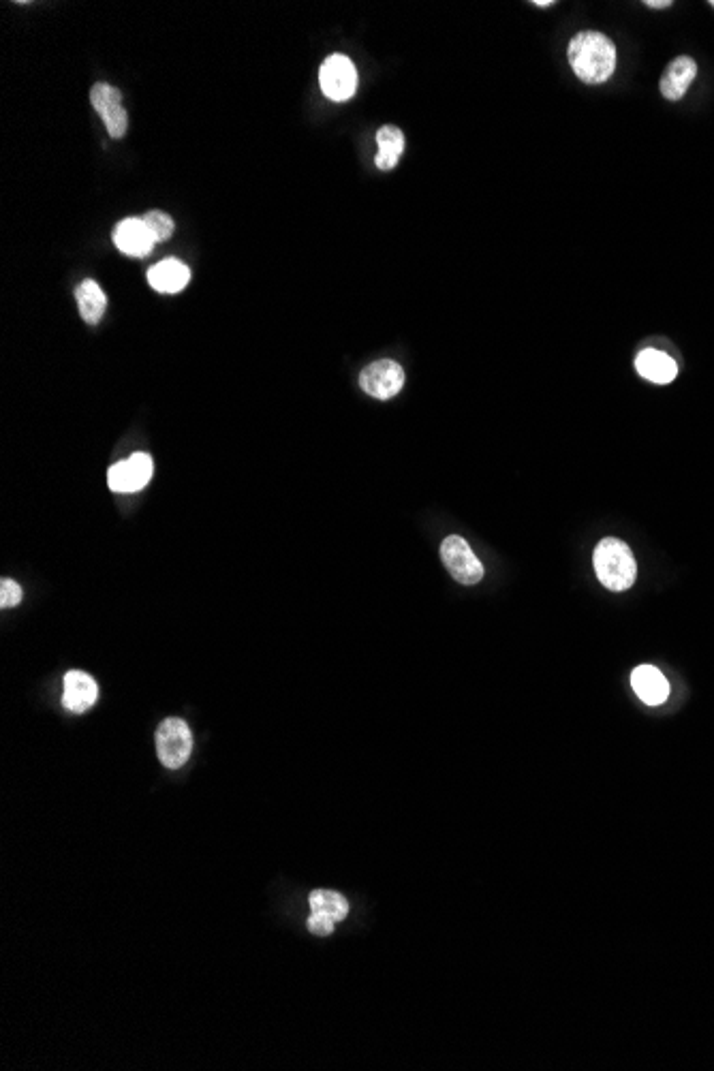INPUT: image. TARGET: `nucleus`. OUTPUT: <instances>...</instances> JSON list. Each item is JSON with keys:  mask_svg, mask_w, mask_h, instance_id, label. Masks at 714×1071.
<instances>
[{"mask_svg": "<svg viewBox=\"0 0 714 1071\" xmlns=\"http://www.w3.org/2000/svg\"><path fill=\"white\" fill-rule=\"evenodd\" d=\"M644 5L650 9H667V7H672V0H648V3Z\"/></svg>", "mask_w": 714, "mask_h": 1071, "instance_id": "412c9836", "label": "nucleus"}, {"mask_svg": "<svg viewBox=\"0 0 714 1071\" xmlns=\"http://www.w3.org/2000/svg\"><path fill=\"white\" fill-rule=\"evenodd\" d=\"M631 687L648 706H661L670 697V682L655 665H640L631 674Z\"/></svg>", "mask_w": 714, "mask_h": 1071, "instance_id": "f8f14e48", "label": "nucleus"}, {"mask_svg": "<svg viewBox=\"0 0 714 1071\" xmlns=\"http://www.w3.org/2000/svg\"><path fill=\"white\" fill-rule=\"evenodd\" d=\"M114 244L124 255L146 257L152 253L157 240H154L144 219H124L114 227Z\"/></svg>", "mask_w": 714, "mask_h": 1071, "instance_id": "9d476101", "label": "nucleus"}, {"mask_svg": "<svg viewBox=\"0 0 714 1071\" xmlns=\"http://www.w3.org/2000/svg\"><path fill=\"white\" fill-rule=\"evenodd\" d=\"M569 65L584 84L608 82L616 71V45L597 30H582L569 43Z\"/></svg>", "mask_w": 714, "mask_h": 1071, "instance_id": "f257e3e1", "label": "nucleus"}, {"mask_svg": "<svg viewBox=\"0 0 714 1071\" xmlns=\"http://www.w3.org/2000/svg\"><path fill=\"white\" fill-rule=\"evenodd\" d=\"M90 103L97 114L103 118L107 133L114 139L124 137L129 129V116L122 105V92L110 84H95L90 90Z\"/></svg>", "mask_w": 714, "mask_h": 1071, "instance_id": "0eeeda50", "label": "nucleus"}, {"mask_svg": "<svg viewBox=\"0 0 714 1071\" xmlns=\"http://www.w3.org/2000/svg\"><path fill=\"white\" fill-rule=\"evenodd\" d=\"M319 84L328 99L349 101L357 90V71L353 62L343 54L328 56L319 69Z\"/></svg>", "mask_w": 714, "mask_h": 1071, "instance_id": "39448f33", "label": "nucleus"}, {"mask_svg": "<svg viewBox=\"0 0 714 1071\" xmlns=\"http://www.w3.org/2000/svg\"><path fill=\"white\" fill-rule=\"evenodd\" d=\"M191 281V270L178 259H163L148 272V283L159 293H178Z\"/></svg>", "mask_w": 714, "mask_h": 1071, "instance_id": "4468645a", "label": "nucleus"}, {"mask_svg": "<svg viewBox=\"0 0 714 1071\" xmlns=\"http://www.w3.org/2000/svg\"><path fill=\"white\" fill-rule=\"evenodd\" d=\"M533 5L539 7V9H546V7L554 5V0H533Z\"/></svg>", "mask_w": 714, "mask_h": 1071, "instance_id": "4be33fe9", "label": "nucleus"}, {"mask_svg": "<svg viewBox=\"0 0 714 1071\" xmlns=\"http://www.w3.org/2000/svg\"><path fill=\"white\" fill-rule=\"evenodd\" d=\"M377 144H379V152L375 157V165L381 169V172H390V169L398 165L402 152H405V146H407L405 133H402L398 127H394V124H385V127L377 131Z\"/></svg>", "mask_w": 714, "mask_h": 1071, "instance_id": "2eb2a0df", "label": "nucleus"}, {"mask_svg": "<svg viewBox=\"0 0 714 1071\" xmlns=\"http://www.w3.org/2000/svg\"><path fill=\"white\" fill-rule=\"evenodd\" d=\"M695 77H697V62L691 56L674 58L663 71L661 82H659V90L663 99L680 101L687 95V90L693 84Z\"/></svg>", "mask_w": 714, "mask_h": 1071, "instance_id": "9b49d317", "label": "nucleus"}, {"mask_svg": "<svg viewBox=\"0 0 714 1071\" xmlns=\"http://www.w3.org/2000/svg\"><path fill=\"white\" fill-rule=\"evenodd\" d=\"M593 563L599 582L614 593L629 591L635 578H638V563H635L633 552L625 541L616 537H605L599 541L593 554Z\"/></svg>", "mask_w": 714, "mask_h": 1071, "instance_id": "f03ea898", "label": "nucleus"}, {"mask_svg": "<svg viewBox=\"0 0 714 1071\" xmlns=\"http://www.w3.org/2000/svg\"><path fill=\"white\" fill-rule=\"evenodd\" d=\"M710 7H714V0H712V3H710Z\"/></svg>", "mask_w": 714, "mask_h": 1071, "instance_id": "5701e85b", "label": "nucleus"}, {"mask_svg": "<svg viewBox=\"0 0 714 1071\" xmlns=\"http://www.w3.org/2000/svg\"><path fill=\"white\" fill-rule=\"evenodd\" d=\"M310 909H313L315 913H321V915H328L330 920H334L336 924L343 922L347 915H349V903L345 896H340L338 892H330V890H315L310 892Z\"/></svg>", "mask_w": 714, "mask_h": 1071, "instance_id": "f3484780", "label": "nucleus"}, {"mask_svg": "<svg viewBox=\"0 0 714 1071\" xmlns=\"http://www.w3.org/2000/svg\"><path fill=\"white\" fill-rule=\"evenodd\" d=\"M75 300H77V308H80L82 319L88 325H97L101 321V317L105 315L107 298H105L103 289L99 287V283L84 281V283L77 285Z\"/></svg>", "mask_w": 714, "mask_h": 1071, "instance_id": "dca6fc26", "label": "nucleus"}, {"mask_svg": "<svg viewBox=\"0 0 714 1071\" xmlns=\"http://www.w3.org/2000/svg\"><path fill=\"white\" fill-rule=\"evenodd\" d=\"M441 558L452 573V578L464 586H475L484 578V565H481L475 552L467 541L458 535H449L441 543Z\"/></svg>", "mask_w": 714, "mask_h": 1071, "instance_id": "20e7f679", "label": "nucleus"}, {"mask_svg": "<svg viewBox=\"0 0 714 1071\" xmlns=\"http://www.w3.org/2000/svg\"><path fill=\"white\" fill-rule=\"evenodd\" d=\"M154 464L148 454H133L129 460L116 462L107 473V484L114 492H137L152 479Z\"/></svg>", "mask_w": 714, "mask_h": 1071, "instance_id": "6e6552de", "label": "nucleus"}, {"mask_svg": "<svg viewBox=\"0 0 714 1071\" xmlns=\"http://www.w3.org/2000/svg\"><path fill=\"white\" fill-rule=\"evenodd\" d=\"M193 751V734L182 719H165L157 729V753L161 764L178 770L186 764Z\"/></svg>", "mask_w": 714, "mask_h": 1071, "instance_id": "7ed1b4c3", "label": "nucleus"}, {"mask_svg": "<svg viewBox=\"0 0 714 1071\" xmlns=\"http://www.w3.org/2000/svg\"><path fill=\"white\" fill-rule=\"evenodd\" d=\"M99 687L95 678L80 670H71L62 680V704L71 712H86L97 704Z\"/></svg>", "mask_w": 714, "mask_h": 1071, "instance_id": "1a4fd4ad", "label": "nucleus"}, {"mask_svg": "<svg viewBox=\"0 0 714 1071\" xmlns=\"http://www.w3.org/2000/svg\"><path fill=\"white\" fill-rule=\"evenodd\" d=\"M144 223L148 225V229L152 231V236L157 242H165L174 234V219L167 212L150 210L144 214Z\"/></svg>", "mask_w": 714, "mask_h": 1071, "instance_id": "a211bd4d", "label": "nucleus"}, {"mask_svg": "<svg viewBox=\"0 0 714 1071\" xmlns=\"http://www.w3.org/2000/svg\"><path fill=\"white\" fill-rule=\"evenodd\" d=\"M334 926H336V922L330 920L328 915H321V913H315V911H313V915H310V918H308V930H310V933H313V935H317V937H328V935H332V933H334Z\"/></svg>", "mask_w": 714, "mask_h": 1071, "instance_id": "aec40b11", "label": "nucleus"}, {"mask_svg": "<svg viewBox=\"0 0 714 1071\" xmlns=\"http://www.w3.org/2000/svg\"><path fill=\"white\" fill-rule=\"evenodd\" d=\"M635 370H638L640 377H644L646 381L667 385L676 379L678 364L674 357L659 349H642L638 357H635Z\"/></svg>", "mask_w": 714, "mask_h": 1071, "instance_id": "ddd939ff", "label": "nucleus"}, {"mask_svg": "<svg viewBox=\"0 0 714 1071\" xmlns=\"http://www.w3.org/2000/svg\"><path fill=\"white\" fill-rule=\"evenodd\" d=\"M402 385H405V370L394 360L372 362L360 372V387L377 400L394 398Z\"/></svg>", "mask_w": 714, "mask_h": 1071, "instance_id": "423d86ee", "label": "nucleus"}, {"mask_svg": "<svg viewBox=\"0 0 714 1071\" xmlns=\"http://www.w3.org/2000/svg\"><path fill=\"white\" fill-rule=\"evenodd\" d=\"M20 601H22V588L18 582H13L9 578L0 582V605H3V608H13V605H18Z\"/></svg>", "mask_w": 714, "mask_h": 1071, "instance_id": "6ab92c4d", "label": "nucleus"}]
</instances>
